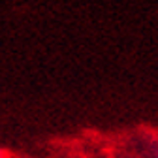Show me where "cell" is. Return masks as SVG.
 <instances>
[{"label":"cell","instance_id":"obj_1","mask_svg":"<svg viewBox=\"0 0 158 158\" xmlns=\"http://www.w3.org/2000/svg\"><path fill=\"white\" fill-rule=\"evenodd\" d=\"M0 158H6V152L4 151H0Z\"/></svg>","mask_w":158,"mask_h":158}]
</instances>
